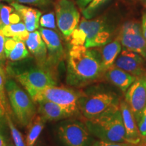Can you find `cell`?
<instances>
[{
	"instance_id": "cell-18",
	"label": "cell",
	"mask_w": 146,
	"mask_h": 146,
	"mask_svg": "<svg viewBox=\"0 0 146 146\" xmlns=\"http://www.w3.org/2000/svg\"><path fill=\"white\" fill-rule=\"evenodd\" d=\"M12 5L19 13L23 23L29 33L33 32L39 27L41 12L36 9L26 6L17 2H12Z\"/></svg>"
},
{
	"instance_id": "cell-15",
	"label": "cell",
	"mask_w": 146,
	"mask_h": 146,
	"mask_svg": "<svg viewBox=\"0 0 146 146\" xmlns=\"http://www.w3.org/2000/svg\"><path fill=\"white\" fill-rule=\"evenodd\" d=\"M38 103V112L46 120H56L66 119L74 116L75 113L54 102L42 100Z\"/></svg>"
},
{
	"instance_id": "cell-37",
	"label": "cell",
	"mask_w": 146,
	"mask_h": 146,
	"mask_svg": "<svg viewBox=\"0 0 146 146\" xmlns=\"http://www.w3.org/2000/svg\"><path fill=\"white\" fill-rule=\"evenodd\" d=\"M141 141H143V142H146V134L145 136L142 137L141 139Z\"/></svg>"
},
{
	"instance_id": "cell-2",
	"label": "cell",
	"mask_w": 146,
	"mask_h": 146,
	"mask_svg": "<svg viewBox=\"0 0 146 146\" xmlns=\"http://www.w3.org/2000/svg\"><path fill=\"white\" fill-rule=\"evenodd\" d=\"M85 125L91 134L102 141L129 143L126 137L120 106L99 117L87 120Z\"/></svg>"
},
{
	"instance_id": "cell-10",
	"label": "cell",
	"mask_w": 146,
	"mask_h": 146,
	"mask_svg": "<svg viewBox=\"0 0 146 146\" xmlns=\"http://www.w3.org/2000/svg\"><path fill=\"white\" fill-rule=\"evenodd\" d=\"M118 39L125 48L138 53L146 59V39L139 24L135 22L124 24Z\"/></svg>"
},
{
	"instance_id": "cell-30",
	"label": "cell",
	"mask_w": 146,
	"mask_h": 146,
	"mask_svg": "<svg viewBox=\"0 0 146 146\" xmlns=\"http://www.w3.org/2000/svg\"><path fill=\"white\" fill-rule=\"evenodd\" d=\"M50 0H12V2H17L21 4H30L36 5H46Z\"/></svg>"
},
{
	"instance_id": "cell-12",
	"label": "cell",
	"mask_w": 146,
	"mask_h": 146,
	"mask_svg": "<svg viewBox=\"0 0 146 146\" xmlns=\"http://www.w3.org/2000/svg\"><path fill=\"white\" fill-rule=\"evenodd\" d=\"M39 31L47 47V67L52 70L62 60L64 54L61 40L57 33L52 29L39 27Z\"/></svg>"
},
{
	"instance_id": "cell-24",
	"label": "cell",
	"mask_w": 146,
	"mask_h": 146,
	"mask_svg": "<svg viewBox=\"0 0 146 146\" xmlns=\"http://www.w3.org/2000/svg\"><path fill=\"white\" fill-rule=\"evenodd\" d=\"M110 0H92V1L83 10V15L86 19L94 17L100 8Z\"/></svg>"
},
{
	"instance_id": "cell-8",
	"label": "cell",
	"mask_w": 146,
	"mask_h": 146,
	"mask_svg": "<svg viewBox=\"0 0 146 146\" xmlns=\"http://www.w3.org/2000/svg\"><path fill=\"white\" fill-rule=\"evenodd\" d=\"M57 135L64 146H89L91 143V133L87 125L76 120L62 122Z\"/></svg>"
},
{
	"instance_id": "cell-39",
	"label": "cell",
	"mask_w": 146,
	"mask_h": 146,
	"mask_svg": "<svg viewBox=\"0 0 146 146\" xmlns=\"http://www.w3.org/2000/svg\"><path fill=\"white\" fill-rule=\"evenodd\" d=\"M8 146H15V145H14V144H12V143H10V144H9V145H8Z\"/></svg>"
},
{
	"instance_id": "cell-11",
	"label": "cell",
	"mask_w": 146,
	"mask_h": 146,
	"mask_svg": "<svg viewBox=\"0 0 146 146\" xmlns=\"http://www.w3.org/2000/svg\"><path fill=\"white\" fill-rule=\"evenodd\" d=\"M137 123L146 106V74L137 78L125 92V100Z\"/></svg>"
},
{
	"instance_id": "cell-32",
	"label": "cell",
	"mask_w": 146,
	"mask_h": 146,
	"mask_svg": "<svg viewBox=\"0 0 146 146\" xmlns=\"http://www.w3.org/2000/svg\"><path fill=\"white\" fill-rule=\"evenodd\" d=\"M92 0H77V5H78L80 9L83 10L84 8H86L89 3H90Z\"/></svg>"
},
{
	"instance_id": "cell-36",
	"label": "cell",
	"mask_w": 146,
	"mask_h": 146,
	"mask_svg": "<svg viewBox=\"0 0 146 146\" xmlns=\"http://www.w3.org/2000/svg\"><path fill=\"white\" fill-rule=\"evenodd\" d=\"M136 146H146V142L140 141L139 143L137 144Z\"/></svg>"
},
{
	"instance_id": "cell-38",
	"label": "cell",
	"mask_w": 146,
	"mask_h": 146,
	"mask_svg": "<svg viewBox=\"0 0 146 146\" xmlns=\"http://www.w3.org/2000/svg\"><path fill=\"white\" fill-rule=\"evenodd\" d=\"M0 1H7V2L12 3V0H0Z\"/></svg>"
},
{
	"instance_id": "cell-35",
	"label": "cell",
	"mask_w": 146,
	"mask_h": 146,
	"mask_svg": "<svg viewBox=\"0 0 146 146\" xmlns=\"http://www.w3.org/2000/svg\"><path fill=\"white\" fill-rule=\"evenodd\" d=\"M5 115V108L3 106L2 104L0 102V118H1Z\"/></svg>"
},
{
	"instance_id": "cell-5",
	"label": "cell",
	"mask_w": 146,
	"mask_h": 146,
	"mask_svg": "<svg viewBox=\"0 0 146 146\" xmlns=\"http://www.w3.org/2000/svg\"><path fill=\"white\" fill-rule=\"evenodd\" d=\"M5 91L18 123L23 127L27 126L36 114L35 102L13 80L5 82Z\"/></svg>"
},
{
	"instance_id": "cell-34",
	"label": "cell",
	"mask_w": 146,
	"mask_h": 146,
	"mask_svg": "<svg viewBox=\"0 0 146 146\" xmlns=\"http://www.w3.org/2000/svg\"><path fill=\"white\" fill-rule=\"evenodd\" d=\"M10 143L2 133H0V146H8Z\"/></svg>"
},
{
	"instance_id": "cell-3",
	"label": "cell",
	"mask_w": 146,
	"mask_h": 146,
	"mask_svg": "<svg viewBox=\"0 0 146 146\" xmlns=\"http://www.w3.org/2000/svg\"><path fill=\"white\" fill-rule=\"evenodd\" d=\"M112 31L101 18H83L70 35L71 45H83L87 48L102 47L110 41Z\"/></svg>"
},
{
	"instance_id": "cell-20",
	"label": "cell",
	"mask_w": 146,
	"mask_h": 146,
	"mask_svg": "<svg viewBox=\"0 0 146 146\" xmlns=\"http://www.w3.org/2000/svg\"><path fill=\"white\" fill-rule=\"evenodd\" d=\"M122 50V45L119 39L108 42L102 47L101 55L102 63L106 71L114 65L115 60Z\"/></svg>"
},
{
	"instance_id": "cell-19",
	"label": "cell",
	"mask_w": 146,
	"mask_h": 146,
	"mask_svg": "<svg viewBox=\"0 0 146 146\" xmlns=\"http://www.w3.org/2000/svg\"><path fill=\"white\" fill-rule=\"evenodd\" d=\"M5 55L7 59L16 62L28 57L29 52L25 41L16 38L5 36Z\"/></svg>"
},
{
	"instance_id": "cell-29",
	"label": "cell",
	"mask_w": 146,
	"mask_h": 146,
	"mask_svg": "<svg viewBox=\"0 0 146 146\" xmlns=\"http://www.w3.org/2000/svg\"><path fill=\"white\" fill-rule=\"evenodd\" d=\"M137 126L141 137L145 136L146 134V106L142 113L141 118L137 123Z\"/></svg>"
},
{
	"instance_id": "cell-9",
	"label": "cell",
	"mask_w": 146,
	"mask_h": 146,
	"mask_svg": "<svg viewBox=\"0 0 146 146\" xmlns=\"http://www.w3.org/2000/svg\"><path fill=\"white\" fill-rule=\"evenodd\" d=\"M56 17L60 31L70 37L80 22V13L74 3L70 0H60L56 5Z\"/></svg>"
},
{
	"instance_id": "cell-14",
	"label": "cell",
	"mask_w": 146,
	"mask_h": 146,
	"mask_svg": "<svg viewBox=\"0 0 146 146\" xmlns=\"http://www.w3.org/2000/svg\"><path fill=\"white\" fill-rule=\"evenodd\" d=\"M119 106L128 141L136 146L141 141V135L139 131L135 118L125 100L120 102Z\"/></svg>"
},
{
	"instance_id": "cell-26",
	"label": "cell",
	"mask_w": 146,
	"mask_h": 146,
	"mask_svg": "<svg viewBox=\"0 0 146 146\" xmlns=\"http://www.w3.org/2000/svg\"><path fill=\"white\" fill-rule=\"evenodd\" d=\"M39 25L41 27L45 29H56V21L54 13H48L41 16L40 18Z\"/></svg>"
},
{
	"instance_id": "cell-21",
	"label": "cell",
	"mask_w": 146,
	"mask_h": 146,
	"mask_svg": "<svg viewBox=\"0 0 146 146\" xmlns=\"http://www.w3.org/2000/svg\"><path fill=\"white\" fill-rule=\"evenodd\" d=\"M47 120L43 116L35 114L27 125V135L26 138L27 146H34L36 140L44 129Z\"/></svg>"
},
{
	"instance_id": "cell-4",
	"label": "cell",
	"mask_w": 146,
	"mask_h": 146,
	"mask_svg": "<svg viewBox=\"0 0 146 146\" xmlns=\"http://www.w3.org/2000/svg\"><path fill=\"white\" fill-rule=\"evenodd\" d=\"M119 99L110 92L82 94L78 100V108L87 120L94 119L119 107Z\"/></svg>"
},
{
	"instance_id": "cell-6",
	"label": "cell",
	"mask_w": 146,
	"mask_h": 146,
	"mask_svg": "<svg viewBox=\"0 0 146 146\" xmlns=\"http://www.w3.org/2000/svg\"><path fill=\"white\" fill-rule=\"evenodd\" d=\"M83 93L65 87L53 85L38 91L31 98L35 102L46 100L59 104L76 114L78 111V100Z\"/></svg>"
},
{
	"instance_id": "cell-13",
	"label": "cell",
	"mask_w": 146,
	"mask_h": 146,
	"mask_svg": "<svg viewBox=\"0 0 146 146\" xmlns=\"http://www.w3.org/2000/svg\"><path fill=\"white\" fill-rule=\"evenodd\" d=\"M145 58L138 53L124 47L115 60L114 65L136 77L146 74Z\"/></svg>"
},
{
	"instance_id": "cell-23",
	"label": "cell",
	"mask_w": 146,
	"mask_h": 146,
	"mask_svg": "<svg viewBox=\"0 0 146 146\" xmlns=\"http://www.w3.org/2000/svg\"><path fill=\"white\" fill-rule=\"evenodd\" d=\"M2 32L6 37H13L25 41L28 37L29 32L23 21L10 24L2 29Z\"/></svg>"
},
{
	"instance_id": "cell-17",
	"label": "cell",
	"mask_w": 146,
	"mask_h": 146,
	"mask_svg": "<svg viewBox=\"0 0 146 146\" xmlns=\"http://www.w3.org/2000/svg\"><path fill=\"white\" fill-rule=\"evenodd\" d=\"M104 76L108 81L123 93L126 92L137 78L114 65L105 71Z\"/></svg>"
},
{
	"instance_id": "cell-1",
	"label": "cell",
	"mask_w": 146,
	"mask_h": 146,
	"mask_svg": "<svg viewBox=\"0 0 146 146\" xmlns=\"http://www.w3.org/2000/svg\"><path fill=\"white\" fill-rule=\"evenodd\" d=\"M100 52L83 45H72L67 58L66 78L68 85L87 86L104 75Z\"/></svg>"
},
{
	"instance_id": "cell-27",
	"label": "cell",
	"mask_w": 146,
	"mask_h": 146,
	"mask_svg": "<svg viewBox=\"0 0 146 146\" xmlns=\"http://www.w3.org/2000/svg\"><path fill=\"white\" fill-rule=\"evenodd\" d=\"M5 77L4 71H3L2 67L0 66V101H1L3 106L4 107V108L7 107L6 97H5Z\"/></svg>"
},
{
	"instance_id": "cell-33",
	"label": "cell",
	"mask_w": 146,
	"mask_h": 146,
	"mask_svg": "<svg viewBox=\"0 0 146 146\" xmlns=\"http://www.w3.org/2000/svg\"><path fill=\"white\" fill-rule=\"evenodd\" d=\"M141 30L144 37L146 39V13L143 14L142 17V23H141Z\"/></svg>"
},
{
	"instance_id": "cell-25",
	"label": "cell",
	"mask_w": 146,
	"mask_h": 146,
	"mask_svg": "<svg viewBox=\"0 0 146 146\" xmlns=\"http://www.w3.org/2000/svg\"><path fill=\"white\" fill-rule=\"evenodd\" d=\"M5 117H6L7 122H8V127L10 128L11 135H12V139H13L14 143V145L15 146H27L25 140H24L23 135L17 129V127L14 125L8 113L5 114Z\"/></svg>"
},
{
	"instance_id": "cell-16",
	"label": "cell",
	"mask_w": 146,
	"mask_h": 146,
	"mask_svg": "<svg viewBox=\"0 0 146 146\" xmlns=\"http://www.w3.org/2000/svg\"><path fill=\"white\" fill-rule=\"evenodd\" d=\"M25 43L28 50L30 51L36 58L40 67L47 68V47L39 31L36 30L33 32L29 33L28 37L25 41Z\"/></svg>"
},
{
	"instance_id": "cell-7",
	"label": "cell",
	"mask_w": 146,
	"mask_h": 146,
	"mask_svg": "<svg viewBox=\"0 0 146 146\" xmlns=\"http://www.w3.org/2000/svg\"><path fill=\"white\" fill-rule=\"evenodd\" d=\"M15 78L31 97L38 91L57 85L52 70L40 66L16 74Z\"/></svg>"
},
{
	"instance_id": "cell-40",
	"label": "cell",
	"mask_w": 146,
	"mask_h": 146,
	"mask_svg": "<svg viewBox=\"0 0 146 146\" xmlns=\"http://www.w3.org/2000/svg\"><path fill=\"white\" fill-rule=\"evenodd\" d=\"M145 1H146V0H145Z\"/></svg>"
},
{
	"instance_id": "cell-31",
	"label": "cell",
	"mask_w": 146,
	"mask_h": 146,
	"mask_svg": "<svg viewBox=\"0 0 146 146\" xmlns=\"http://www.w3.org/2000/svg\"><path fill=\"white\" fill-rule=\"evenodd\" d=\"M91 146H135L129 143H115V142H108L99 140L93 144Z\"/></svg>"
},
{
	"instance_id": "cell-22",
	"label": "cell",
	"mask_w": 146,
	"mask_h": 146,
	"mask_svg": "<svg viewBox=\"0 0 146 146\" xmlns=\"http://www.w3.org/2000/svg\"><path fill=\"white\" fill-rule=\"evenodd\" d=\"M23 21L19 13L12 6L0 3V30L10 24Z\"/></svg>"
},
{
	"instance_id": "cell-28",
	"label": "cell",
	"mask_w": 146,
	"mask_h": 146,
	"mask_svg": "<svg viewBox=\"0 0 146 146\" xmlns=\"http://www.w3.org/2000/svg\"><path fill=\"white\" fill-rule=\"evenodd\" d=\"M5 36L3 35L2 31L0 30V66L1 67L4 65L6 59L5 55Z\"/></svg>"
}]
</instances>
